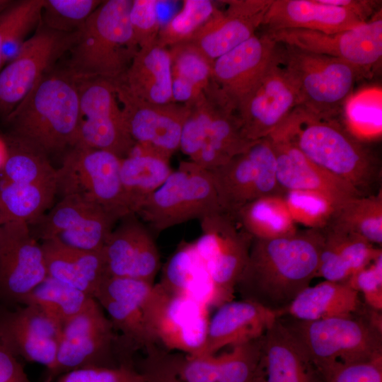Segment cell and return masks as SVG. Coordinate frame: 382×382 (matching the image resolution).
<instances>
[{"label":"cell","instance_id":"cell-1","mask_svg":"<svg viewBox=\"0 0 382 382\" xmlns=\"http://www.w3.org/2000/svg\"><path fill=\"white\" fill-rule=\"evenodd\" d=\"M322 245L318 228L277 238H253L236 290L243 299L282 316L291 301L317 277Z\"/></svg>","mask_w":382,"mask_h":382},{"label":"cell","instance_id":"cell-2","mask_svg":"<svg viewBox=\"0 0 382 382\" xmlns=\"http://www.w3.org/2000/svg\"><path fill=\"white\" fill-rule=\"evenodd\" d=\"M273 133L349 184L361 196L381 191V162L337 117L318 115L297 106Z\"/></svg>","mask_w":382,"mask_h":382},{"label":"cell","instance_id":"cell-3","mask_svg":"<svg viewBox=\"0 0 382 382\" xmlns=\"http://www.w3.org/2000/svg\"><path fill=\"white\" fill-rule=\"evenodd\" d=\"M8 135L48 154L77 141L79 96L76 81L62 67L45 74L5 119Z\"/></svg>","mask_w":382,"mask_h":382},{"label":"cell","instance_id":"cell-4","mask_svg":"<svg viewBox=\"0 0 382 382\" xmlns=\"http://www.w3.org/2000/svg\"><path fill=\"white\" fill-rule=\"evenodd\" d=\"M132 0L103 1L77 31L62 68L75 80L124 76L139 48L129 23Z\"/></svg>","mask_w":382,"mask_h":382},{"label":"cell","instance_id":"cell-5","mask_svg":"<svg viewBox=\"0 0 382 382\" xmlns=\"http://www.w3.org/2000/svg\"><path fill=\"white\" fill-rule=\"evenodd\" d=\"M185 104L189 114L183 127L180 149L193 163L212 170L251 144L242 135L237 108L214 80Z\"/></svg>","mask_w":382,"mask_h":382},{"label":"cell","instance_id":"cell-6","mask_svg":"<svg viewBox=\"0 0 382 382\" xmlns=\"http://www.w3.org/2000/svg\"><path fill=\"white\" fill-rule=\"evenodd\" d=\"M278 62L295 88L299 105L321 116L337 117L361 71L339 59L277 43Z\"/></svg>","mask_w":382,"mask_h":382},{"label":"cell","instance_id":"cell-7","mask_svg":"<svg viewBox=\"0 0 382 382\" xmlns=\"http://www.w3.org/2000/svg\"><path fill=\"white\" fill-rule=\"evenodd\" d=\"M279 320L307 354L318 371L336 363L382 357L381 324L372 317H343L299 320L286 316Z\"/></svg>","mask_w":382,"mask_h":382},{"label":"cell","instance_id":"cell-8","mask_svg":"<svg viewBox=\"0 0 382 382\" xmlns=\"http://www.w3.org/2000/svg\"><path fill=\"white\" fill-rule=\"evenodd\" d=\"M115 330L102 306L92 299L62 326L55 360L45 371V382H53L74 369L130 364L131 351Z\"/></svg>","mask_w":382,"mask_h":382},{"label":"cell","instance_id":"cell-9","mask_svg":"<svg viewBox=\"0 0 382 382\" xmlns=\"http://www.w3.org/2000/svg\"><path fill=\"white\" fill-rule=\"evenodd\" d=\"M223 211L209 170L182 161L136 215L155 233Z\"/></svg>","mask_w":382,"mask_h":382},{"label":"cell","instance_id":"cell-10","mask_svg":"<svg viewBox=\"0 0 382 382\" xmlns=\"http://www.w3.org/2000/svg\"><path fill=\"white\" fill-rule=\"evenodd\" d=\"M121 161L105 150L74 146L57 169V194L83 197L120 220L131 214L121 182Z\"/></svg>","mask_w":382,"mask_h":382},{"label":"cell","instance_id":"cell-11","mask_svg":"<svg viewBox=\"0 0 382 382\" xmlns=\"http://www.w3.org/2000/svg\"><path fill=\"white\" fill-rule=\"evenodd\" d=\"M221 209L236 214L259 199L286 195L276 175V157L269 137L255 141L228 162L209 170Z\"/></svg>","mask_w":382,"mask_h":382},{"label":"cell","instance_id":"cell-12","mask_svg":"<svg viewBox=\"0 0 382 382\" xmlns=\"http://www.w3.org/2000/svg\"><path fill=\"white\" fill-rule=\"evenodd\" d=\"M199 221L202 233L194 243L214 284L219 307L232 300L253 238L235 215L224 211Z\"/></svg>","mask_w":382,"mask_h":382},{"label":"cell","instance_id":"cell-13","mask_svg":"<svg viewBox=\"0 0 382 382\" xmlns=\"http://www.w3.org/2000/svg\"><path fill=\"white\" fill-rule=\"evenodd\" d=\"M119 219L102 206L76 195L62 196L29 225L37 240L88 251L101 250Z\"/></svg>","mask_w":382,"mask_h":382},{"label":"cell","instance_id":"cell-14","mask_svg":"<svg viewBox=\"0 0 382 382\" xmlns=\"http://www.w3.org/2000/svg\"><path fill=\"white\" fill-rule=\"evenodd\" d=\"M79 125L75 146L105 150L123 158L135 147L117 100L114 82L94 78L76 80Z\"/></svg>","mask_w":382,"mask_h":382},{"label":"cell","instance_id":"cell-15","mask_svg":"<svg viewBox=\"0 0 382 382\" xmlns=\"http://www.w3.org/2000/svg\"><path fill=\"white\" fill-rule=\"evenodd\" d=\"M143 314L156 343L186 354H198L205 342L209 321L207 306L167 291L158 283L144 302Z\"/></svg>","mask_w":382,"mask_h":382},{"label":"cell","instance_id":"cell-16","mask_svg":"<svg viewBox=\"0 0 382 382\" xmlns=\"http://www.w3.org/2000/svg\"><path fill=\"white\" fill-rule=\"evenodd\" d=\"M134 149L167 161L180 149L185 121L189 114L186 104H156L134 95L119 79L114 82Z\"/></svg>","mask_w":382,"mask_h":382},{"label":"cell","instance_id":"cell-17","mask_svg":"<svg viewBox=\"0 0 382 382\" xmlns=\"http://www.w3.org/2000/svg\"><path fill=\"white\" fill-rule=\"evenodd\" d=\"M265 32L277 43L289 45L347 62L359 69L364 76L368 77L381 64V10L367 22L335 33L302 29Z\"/></svg>","mask_w":382,"mask_h":382},{"label":"cell","instance_id":"cell-18","mask_svg":"<svg viewBox=\"0 0 382 382\" xmlns=\"http://www.w3.org/2000/svg\"><path fill=\"white\" fill-rule=\"evenodd\" d=\"M77 32L61 33L40 21L18 56L0 71V115L6 119L37 82L69 52Z\"/></svg>","mask_w":382,"mask_h":382},{"label":"cell","instance_id":"cell-19","mask_svg":"<svg viewBox=\"0 0 382 382\" xmlns=\"http://www.w3.org/2000/svg\"><path fill=\"white\" fill-rule=\"evenodd\" d=\"M41 243L29 224L4 222L0 240V302L23 305L30 292L47 277Z\"/></svg>","mask_w":382,"mask_h":382},{"label":"cell","instance_id":"cell-20","mask_svg":"<svg viewBox=\"0 0 382 382\" xmlns=\"http://www.w3.org/2000/svg\"><path fill=\"white\" fill-rule=\"evenodd\" d=\"M299 105L296 91L275 52L262 77L237 108L243 137L250 142L268 137Z\"/></svg>","mask_w":382,"mask_h":382},{"label":"cell","instance_id":"cell-21","mask_svg":"<svg viewBox=\"0 0 382 382\" xmlns=\"http://www.w3.org/2000/svg\"><path fill=\"white\" fill-rule=\"evenodd\" d=\"M268 137L275 154L277 183L286 194L315 195L331 209L361 196L349 184L311 161L284 137L276 133Z\"/></svg>","mask_w":382,"mask_h":382},{"label":"cell","instance_id":"cell-22","mask_svg":"<svg viewBox=\"0 0 382 382\" xmlns=\"http://www.w3.org/2000/svg\"><path fill=\"white\" fill-rule=\"evenodd\" d=\"M62 327L37 306H0V340L17 357L50 368Z\"/></svg>","mask_w":382,"mask_h":382},{"label":"cell","instance_id":"cell-23","mask_svg":"<svg viewBox=\"0 0 382 382\" xmlns=\"http://www.w3.org/2000/svg\"><path fill=\"white\" fill-rule=\"evenodd\" d=\"M108 276L131 277L154 284L161 267L151 233L134 214L120 219L103 248Z\"/></svg>","mask_w":382,"mask_h":382},{"label":"cell","instance_id":"cell-24","mask_svg":"<svg viewBox=\"0 0 382 382\" xmlns=\"http://www.w3.org/2000/svg\"><path fill=\"white\" fill-rule=\"evenodd\" d=\"M154 284L135 278L108 276L96 296L131 352L139 347L148 350L156 344L142 310Z\"/></svg>","mask_w":382,"mask_h":382},{"label":"cell","instance_id":"cell-25","mask_svg":"<svg viewBox=\"0 0 382 382\" xmlns=\"http://www.w3.org/2000/svg\"><path fill=\"white\" fill-rule=\"evenodd\" d=\"M277 45L267 32L255 34L213 62L212 79L236 108L265 73Z\"/></svg>","mask_w":382,"mask_h":382},{"label":"cell","instance_id":"cell-26","mask_svg":"<svg viewBox=\"0 0 382 382\" xmlns=\"http://www.w3.org/2000/svg\"><path fill=\"white\" fill-rule=\"evenodd\" d=\"M218 9L189 41L212 61L255 34L272 0H231Z\"/></svg>","mask_w":382,"mask_h":382},{"label":"cell","instance_id":"cell-27","mask_svg":"<svg viewBox=\"0 0 382 382\" xmlns=\"http://www.w3.org/2000/svg\"><path fill=\"white\" fill-rule=\"evenodd\" d=\"M253 382H324L293 335L279 320L261 337Z\"/></svg>","mask_w":382,"mask_h":382},{"label":"cell","instance_id":"cell-28","mask_svg":"<svg viewBox=\"0 0 382 382\" xmlns=\"http://www.w3.org/2000/svg\"><path fill=\"white\" fill-rule=\"evenodd\" d=\"M281 316L253 301L225 302L209 318L205 342L198 354H215L224 347L259 338Z\"/></svg>","mask_w":382,"mask_h":382},{"label":"cell","instance_id":"cell-29","mask_svg":"<svg viewBox=\"0 0 382 382\" xmlns=\"http://www.w3.org/2000/svg\"><path fill=\"white\" fill-rule=\"evenodd\" d=\"M366 22L352 11L321 0H272L262 25L265 31L302 29L335 33Z\"/></svg>","mask_w":382,"mask_h":382},{"label":"cell","instance_id":"cell-30","mask_svg":"<svg viewBox=\"0 0 382 382\" xmlns=\"http://www.w3.org/2000/svg\"><path fill=\"white\" fill-rule=\"evenodd\" d=\"M41 245L49 277L96 298L108 276L103 249L82 250L52 241H42Z\"/></svg>","mask_w":382,"mask_h":382},{"label":"cell","instance_id":"cell-31","mask_svg":"<svg viewBox=\"0 0 382 382\" xmlns=\"http://www.w3.org/2000/svg\"><path fill=\"white\" fill-rule=\"evenodd\" d=\"M323 237L317 277L345 282L382 253L381 248L329 224L318 228Z\"/></svg>","mask_w":382,"mask_h":382},{"label":"cell","instance_id":"cell-32","mask_svg":"<svg viewBox=\"0 0 382 382\" xmlns=\"http://www.w3.org/2000/svg\"><path fill=\"white\" fill-rule=\"evenodd\" d=\"M163 289L189 297L209 308L216 307V291L194 242H183L165 263L160 282Z\"/></svg>","mask_w":382,"mask_h":382},{"label":"cell","instance_id":"cell-33","mask_svg":"<svg viewBox=\"0 0 382 382\" xmlns=\"http://www.w3.org/2000/svg\"><path fill=\"white\" fill-rule=\"evenodd\" d=\"M361 309L359 293L345 282L325 280L304 289L283 316L299 320L353 317Z\"/></svg>","mask_w":382,"mask_h":382},{"label":"cell","instance_id":"cell-34","mask_svg":"<svg viewBox=\"0 0 382 382\" xmlns=\"http://www.w3.org/2000/svg\"><path fill=\"white\" fill-rule=\"evenodd\" d=\"M121 79L141 99L156 104L173 103L170 56L166 47L156 44L139 49Z\"/></svg>","mask_w":382,"mask_h":382},{"label":"cell","instance_id":"cell-35","mask_svg":"<svg viewBox=\"0 0 382 382\" xmlns=\"http://www.w3.org/2000/svg\"><path fill=\"white\" fill-rule=\"evenodd\" d=\"M172 171L169 161L135 149L122 158L120 178L131 214L138 212Z\"/></svg>","mask_w":382,"mask_h":382},{"label":"cell","instance_id":"cell-36","mask_svg":"<svg viewBox=\"0 0 382 382\" xmlns=\"http://www.w3.org/2000/svg\"><path fill=\"white\" fill-rule=\"evenodd\" d=\"M57 183H25L0 176V215L4 222H35L52 206Z\"/></svg>","mask_w":382,"mask_h":382},{"label":"cell","instance_id":"cell-37","mask_svg":"<svg viewBox=\"0 0 382 382\" xmlns=\"http://www.w3.org/2000/svg\"><path fill=\"white\" fill-rule=\"evenodd\" d=\"M171 62L173 102L192 101L210 84L213 61L190 42L168 48Z\"/></svg>","mask_w":382,"mask_h":382},{"label":"cell","instance_id":"cell-38","mask_svg":"<svg viewBox=\"0 0 382 382\" xmlns=\"http://www.w3.org/2000/svg\"><path fill=\"white\" fill-rule=\"evenodd\" d=\"M325 224L357 235L374 245H381L382 192L350 199L332 209Z\"/></svg>","mask_w":382,"mask_h":382},{"label":"cell","instance_id":"cell-39","mask_svg":"<svg viewBox=\"0 0 382 382\" xmlns=\"http://www.w3.org/2000/svg\"><path fill=\"white\" fill-rule=\"evenodd\" d=\"M234 215L253 238L281 237L297 231L284 197L257 199Z\"/></svg>","mask_w":382,"mask_h":382},{"label":"cell","instance_id":"cell-40","mask_svg":"<svg viewBox=\"0 0 382 382\" xmlns=\"http://www.w3.org/2000/svg\"><path fill=\"white\" fill-rule=\"evenodd\" d=\"M93 299L47 277L28 295L23 305L37 306L62 328L81 312Z\"/></svg>","mask_w":382,"mask_h":382},{"label":"cell","instance_id":"cell-41","mask_svg":"<svg viewBox=\"0 0 382 382\" xmlns=\"http://www.w3.org/2000/svg\"><path fill=\"white\" fill-rule=\"evenodd\" d=\"M218 8L210 0H185L180 11L161 27L158 45L166 48L189 42Z\"/></svg>","mask_w":382,"mask_h":382},{"label":"cell","instance_id":"cell-42","mask_svg":"<svg viewBox=\"0 0 382 382\" xmlns=\"http://www.w3.org/2000/svg\"><path fill=\"white\" fill-rule=\"evenodd\" d=\"M381 90L369 88L353 93L344 108L346 127L357 137H370L381 130Z\"/></svg>","mask_w":382,"mask_h":382},{"label":"cell","instance_id":"cell-43","mask_svg":"<svg viewBox=\"0 0 382 382\" xmlns=\"http://www.w3.org/2000/svg\"><path fill=\"white\" fill-rule=\"evenodd\" d=\"M100 0H44L40 22L55 31H79L100 5Z\"/></svg>","mask_w":382,"mask_h":382},{"label":"cell","instance_id":"cell-44","mask_svg":"<svg viewBox=\"0 0 382 382\" xmlns=\"http://www.w3.org/2000/svg\"><path fill=\"white\" fill-rule=\"evenodd\" d=\"M261 337L219 354L217 382H253L260 357Z\"/></svg>","mask_w":382,"mask_h":382},{"label":"cell","instance_id":"cell-45","mask_svg":"<svg viewBox=\"0 0 382 382\" xmlns=\"http://www.w3.org/2000/svg\"><path fill=\"white\" fill-rule=\"evenodd\" d=\"M44 0L18 1L14 20L5 36L2 57L4 66L13 60L21 52L28 33L37 27L41 18Z\"/></svg>","mask_w":382,"mask_h":382},{"label":"cell","instance_id":"cell-46","mask_svg":"<svg viewBox=\"0 0 382 382\" xmlns=\"http://www.w3.org/2000/svg\"><path fill=\"white\" fill-rule=\"evenodd\" d=\"M158 0H132L129 18L139 48L158 43L161 26L158 16Z\"/></svg>","mask_w":382,"mask_h":382},{"label":"cell","instance_id":"cell-47","mask_svg":"<svg viewBox=\"0 0 382 382\" xmlns=\"http://www.w3.org/2000/svg\"><path fill=\"white\" fill-rule=\"evenodd\" d=\"M169 359L175 374L184 382H217L219 355H171Z\"/></svg>","mask_w":382,"mask_h":382},{"label":"cell","instance_id":"cell-48","mask_svg":"<svg viewBox=\"0 0 382 382\" xmlns=\"http://www.w3.org/2000/svg\"><path fill=\"white\" fill-rule=\"evenodd\" d=\"M324 382H382V357L336 363L319 371Z\"/></svg>","mask_w":382,"mask_h":382},{"label":"cell","instance_id":"cell-49","mask_svg":"<svg viewBox=\"0 0 382 382\" xmlns=\"http://www.w3.org/2000/svg\"><path fill=\"white\" fill-rule=\"evenodd\" d=\"M53 382H144V379L140 372L127 364L112 368L74 369L62 374Z\"/></svg>","mask_w":382,"mask_h":382},{"label":"cell","instance_id":"cell-50","mask_svg":"<svg viewBox=\"0 0 382 382\" xmlns=\"http://www.w3.org/2000/svg\"><path fill=\"white\" fill-rule=\"evenodd\" d=\"M284 200L294 221H305L311 228L321 227L331 210L327 202L311 194L288 192Z\"/></svg>","mask_w":382,"mask_h":382},{"label":"cell","instance_id":"cell-51","mask_svg":"<svg viewBox=\"0 0 382 382\" xmlns=\"http://www.w3.org/2000/svg\"><path fill=\"white\" fill-rule=\"evenodd\" d=\"M356 291L361 292L368 306L382 308V253L369 265L352 274L346 282Z\"/></svg>","mask_w":382,"mask_h":382},{"label":"cell","instance_id":"cell-52","mask_svg":"<svg viewBox=\"0 0 382 382\" xmlns=\"http://www.w3.org/2000/svg\"><path fill=\"white\" fill-rule=\"evenodd\" d=\"M142 371L144 382H184L175 374L169 357L157 352L155 347L147 350Z\"/></svg>","mask_w":382,"mask_h":382},{"label":"cell","instance_id":"cell-53","mask_svg":"<svg viewBox=\"0 0 382 382\" xmlns=\"http://www.w3.org/2000/svg\"><path fill=\"white\" fill-rule=\"evenodd\" d=\"M0 382H31L18 357L1 340Z\"/></svg>","mask_w":382,"mask_h":382},{"label":"cell","instance_id":"cell-54","mask_svg":"<svg viewBox=\"0 0 382 382\" xmlns=\"http://www.w3.org/2000/svg\"><path fill=\"white\" fill-rule=\"evenodd\" d=\"M18 10V1L13 4L0 16V71L4 67L2 50L6 33L14 20Z\"/></svg>","mask_w":382,"mask_h":382},{"label":"cell","instance_id":"cell-55","mask_svg":"<svg viewBox=\"0 0 382 382\" xmlns=\"http://www.w3.org/2000/svg\"><path fill=\"white\" fill-rule=\"evenodd\" d=\"M8 157V146L4 139L0 137V171Z\"/></svg>","mask_w":382,"mask_h":382},{"label":"cell","instance_id":"cell-56","mask_svg":"<svg viewBox=\"0 0 382 382\" xmlns=\"http://www.w3.org/2000/svg\"><path fill=\"white\" fill-rule=\"evenodd\" d=\"M11 0H0V16L2 15L14 2Z\"/></svg>","mask_w":382,"mask_h":382},{"label":"cell","instance_id":"cell-57","mask_svg":"<svg viewBox=\"0 0 382 382\" xmlns=\"http://www.w3.org/2000/svg\"><path fill=\"white\" fill-rule=\"evenodd\" d=\"M4 224V221L3 219L1 218V216L0 215V240H1V233H2Z\"/></svg>","mask_w":382,"mask_h":382}]
</instances>
